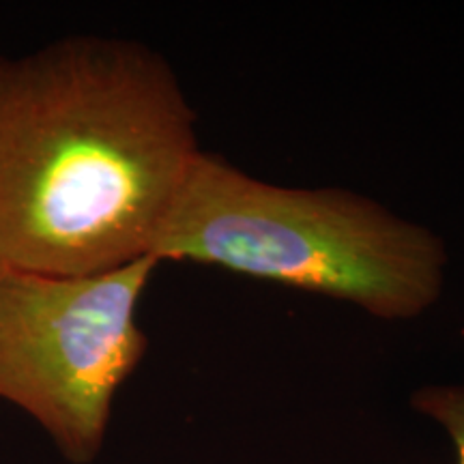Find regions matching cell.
Here are the masks:
<instances>
[{
    "instance_id": "1",
    "label": "cell",
    "mask_w": 464,
    "mask_h": 464,
    "mask_svg": "<svg viewBox=\"0 0 464 464\" xmlns=\"http://www.w3.org/2000/svg\"><path fill=\"white\" fill-rule=\"evenodd\" d=\"M200 150L149 45L80 34L0 56V265L86 276L150 256Z\"/></svg>"
},
{
    "instance_id": "2",
    "label": "cell",
    "mask_w": 464,
    "mask_h": 464,
    "mask_svg": "<svg viewBox=\"0 0 464 464\" xmlns=\"http://www.w3.org/2000/svg\"><path fill=\"white\" fill-rule=\"evenodd\" d=\"M150 256L188 260L413 321L437 304L448 252L437 232L368 196L286 188L200 150Z\"/></svg>"
},
{
    "instance_id": "3",
    "label": "cell",
    "mask_w": 464,
    "mask_h": 464,
    "mask_svg": "<svg viewBox=\"0 0 464 464\" xmlns=\"http://www.w3.org/2000/svg\"><path fill=\"white\" fill-rule=\"evenodd\" d=\"M153 256L86 276L0 265V398L33 417L72 464L102 454L116 392L147 355L138 304Z\"/></svg>"
},
{
    "instance_id": "4",
    "label": "cell",
    "mask_w": 464,
    "mask_h": 464,
    "mask_svg": "<svg viewBox=\"0 0 464 464\" xmlns=\"http://www.w3.org/2000/svg\"><path fill=\"white\" fill-rule=\"evenodd\" d=\"M411 406L443 428L456 450V464H464V382L420 387L411 396Z\"/></svg>"
}]
</instances>
